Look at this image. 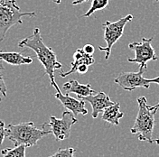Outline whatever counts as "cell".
<instances>
[{"mask_svg": "<svg viewBox=\"0 0 159 157\" xmlns=\"http://www.w3.org/2000/svg\"><path fill=\"white\" fill-rule=\"evenodd\" d=\"M18 46L21 48H29L35 52L37 59L44 68L45 74L49 77L51 85L57 91H61L55 82L54 71L55 70L61 69L62 65L58 61L55 52L43 43L39 28H34L33 34L19 42Z\"/></svg>", "mask_w": 159, "mask_h": 157, "instance_id": "1", "label": "cell"}, {"mask_svg": "<svg viewBox=\"0 0 159 157\" xmlns=\"http://www.w3.org/2000/svg\"><path fill=\"white\" fill-rule=\"evenodd\" d=\"M49 134H51L49 130L36 128L33 122L9 124L6 128V137L8 138L15 146H25L26 148L34 146L39 140Z\"/></svg>", "mask_w": 159, "mask_h": 157, "instance_id": "2", "label": "cell"}, {"mask_svg": "<svg viewBox=\"0 0 159 157\" xmlns=\"http://www.w3.org/2000/svg\"><path fill=\"white\" fill-rule=\"evenodd\" d=\"M137 101L139 104V112L134 126L130 128V132L131 134H139V140L140 141L153 144V132L156 124L155 116L157 110L150 109L148 100L144 96L139 97Z\"/></svg>", "mask_w": 159, "mask_h": 157, "instance_id": "3", "label": "cell"}, {"mask_svg": "<svg viewBox=\"0 0 159 157\" xmlns=\"http://www.w3.org/2000/svg\"><path fill=\"white\" fill-rule=\"evenodd\" d=\"M35 16V12H21L16 0H0V42L6 38L12 26L23 24L22 17Z\"/></svg>", "mask_w": 159, "mask_h": 157, "instance_id": "4", "label": "cell"}, {"mask_svg": "<svg viewBox=\"0 0 159 157\" xmlns=\"http://www.w3.org/2000/svg\"><path fill=\"white\" fill-rule=\"evenodd\" d=\"M77 122L78 119L73 115V113L68 110L62 113L61 118L51 116L49 122L43 123L42 125V128L49 130L56 141H63L70 137L71 127Z\"/></svg>", "mask_w": 159, "mask_h": 157, "instance_id": "5", "label": "cell"}, {"mask_svg": "<svg viewBox=\"0 0 159 157\" xmlns=\"http://www.w3.org/2000/svg\"><path fill=\"white\" fill-rule=\"evenodd\" d=\"M132 19H133V16L128 15L116 22L106 21L102 23V27L104 29V40L107 43V46L106 47L99 46V51L105 52L106 60L109 58L112 46L122 37L125 25Z\"/></svg>", "mask_w": 159, "mask_h": 157, "instance_id": "6", "label": "cell"}, {"mask_svg": "<svg viewBox=\"0 0 159 157\" xmlns=\"http://www.w3.org/2000/svg\"><path fill=\"white\" fill-rule=\"evenodd\" d=\"M147 70L148 67H139L138 72H121L114 79V82L124 90L129 91H132L137 88L148 89L151 83H157L159 85V76L154 78H144L143 74L147 71Z\"/></svg>", "mask_w": 159, "mask_h": 157, "instance_id": "7", "label": "cell"}, {"mask_svg": "<svg viewBox=\"0 0 159 157\" xmlns=\"http://www.w3.org/2000/svg\"><path fill=\"white\" fill-rule=\"evenodd\" d=\"M153 37H143L140 43L134 42L129 44V48L135 52V58H128L129 62L139 64V67H148V62L150 61H157L158 59L156 51L153 48L151 43Z\"/></svg>", "mask_w": 159, "mask_h": 157, "instance_id": "8", "label": "cell"}, {"mask_svg": "<svg viewBox=\"0 0 159 157\" xmlns=\"http://www.w3.org/2000/svg\"><path fill=\"white\" fill-rule=\"evenodd\" d=\"M54 97L59 99L62 106L73 113L75 117H77L79 114L83 116L88 114V109L85 108V101L83 99H77V98L70 97L69 94L63 95L61 91H57V93L54 95Z\"/></svg>", "mask_w": 159, "mask_h": 157, "instance_id": "9", "label": "cell"}, {"mask_svg": "<svg viewBox=\"0 0 159 157\" xmlns=\"http://www.w3.org/2000/svg\"><path fill=\"white\" fill-rule=\"evenodd\" d=\"M84 101L89 102L92 108V112H91V117L93 118H97L100 112H103V110L109 106L113 105L115 102H113L109 95L100 91L99 93L90 95L88 97H85L83 98Z\"/></svg>", "mask_w": 159, "mask_h": 157, "instance_id": "10", "label": "cell"}, {"mask_svg": "<svg viewBox=\"0 0 159 157\" xmlns=\"http://www.w3.org/2000/svg\"><path fill=\"white\" fill-rule=\"evenodd\" d=\"M95 60L93 58V56L91 54H89L87 52H85V51L83 48H80L76 50V52L73 54V61L70 64V69L67 72H60V76L61 78H65L67 76H69L70 74L76 72L77 70L79 68L80 65L82 64H87V65H92L94 63Z\"/></svg>", "mask_w": 159, "mask_h": 157, "instance_id": "11", "label": "cell"}, {"mask_svg": "<svg viewBox=\"0 0 159 157\" xmlns=\"http://www.w3.org/2000/svg\"><path fill=\"white\" fill-rule=\"evenodd\" d=\"M63 89L65 90L66 94L75 93L77 98L83 99L85 97L95 94V90L92 89L90 84H80L78 80L71 79L68 82L63 84Z\"/></svg>", "mask_w": 159, "mask_h": 157, "instance_id": "12", "label": "cell"}, {"mask_svg": "<svg viewBox=\"0 0 159 157\" xmlns=\"http://www.w3.org/2000/svg\"><path fill=\"white\" fill-rule=\"evenodd\" d=\"M123 117H124V113L120 110V104L118 102H115L113 105L109 106L103 110L101 119L114 126H119V120Z\"/></svg>", "mask_w": 159, "mask_h": 157, "instance_id": "13", "label": "cell"}, {"mask_svg": "<svg viewBox=\"0 0 159 157\" xmlns=\"http://www.w3.org/2000/svg\"><path fill=\"white\" fill-rule=\"evenodd\" d=\"M0 59L11 65H24L33 62L32 57L24 56L21 52L0 51Z\"/></svg>", "mask_w": 159, "mask_h": 157, "instance_id": "14", "label": "cell"}, {"mask_svg": "<svg viewBox=\"0 0 159 157\" xmlns=\"http://www.w3.org/2000/svg\"><path fill=\"white\" fill-rule=\"evenodd\" d=\"M25 146H18L13 148H5L1 150V157H25Z\"/></svg>", "mask_w": 159, "mask_h": 157, "instance_id": "15", "label": "cell"}, {"mask_svg": "<svg viewBox=\"0 0 159 157\" xmlns=\"http://www.w3.org/2000/svg\"><path fill=\"white\" fill-rule=\"evenodd\" d=\"M108 5H109V0H93L89 9L84 15H82V16L83 17H89L92 14H94L96 11L102 10L105 7H107Z\"/></svg>", "mask_w": 159, "mask_h": 157, "instance_id": "16", "label": "cell"}, {"mask_svg": "<svg viewBox=\"0 0 159 157\" xmlns=\"http://www.w3.org/2000/svg\"><path fill=\"white\" fill-rule=\"evenodd\" d=\"M74 153H75V149L72 147L64 148V149L59 148L55 154H53L49 157H75Z\"/></svg>", "mask_w": 159, "mask_h": 157, "instance_id": "17", "label": "cell"}, {"mask_svg": "<svg viewBox=\"0 0 159 157\" xmlns=\"http://www.w3.org/2000/svg\"><path fill=\"white\" fill-rule=\"evenodd\" d=\"M5 137H6V125L4 121L0 120V146H2Z\"/></svg>", "mask_w": 159, "mask_h": 157, "instance_id": "18", "label": "cell"}, {"mask_svg": "<svg viewBox=\"0 0 159 157\" xmlns=\"http://www.w3.org/2000/svg\"><path fill=\"white\" fill-rule=\"evenodd\" d=\"M7 85L5 83L4 78L0 75V94L3 95V97H7Z\"/></svg>", "mask_w": 159, "mask_h": 157, "instance_id": "19", "label": "cell"}, {"mask_svg": "<svg viewBox=\"0 0 159 157\" xmlns=\"http://www.w3.org/2000/svg\"><path fill=\"white\" fill-rule=\"evenodd\" d=\"M83 50L85 51V52H87V53H89V54H91V55L94 53V51H95L93 45H91V44H86V45H84Z\"/></svg>", "mask_w": 159, "mask_h": 157, "instance_id": "20", "label": "cell"}, {"mask_svg": "<svg viewBox=\"0 0 159 157\" xmlns=\"http://www.w3.org/2000/svg\"><path fill=\"white\" fill-rule=\"evenodd\" d=\"M88 68H89V65L87 64H82V65H80L79 68L77 70V71L79 72L80 74H84L88 71Z\"/></svg>", "mask_w": 159, "mask_h": 157, "instance_id": "21", "label": "cell"}, {"mask_svg": "<svg viewBox=\"0 0 159 157\" xmlns=\"http://www.w3.org/2000/svg\"><path fill=\"white\" fill-rule=\"evenodd\" d=\"M89 0H74L72 2V5H80V4H82V3H85V2H88Z\"/></svg>", "mask_w": 159, "mask_h": 157, "instance_id": "22", "label": "cell"}, {"mask_svg": "<svg viewBox=\"0 0 159 157\" xmlns=\"http://www.w3.org/2000/svg\"><path fill=\"white\" fill-rule=\"evenodd\" d=\"M159 108V102L158 104H157V105H155V106H150V109L151 110H157Z\"/></svg>", "mask_w": 159, "mask_h": 157, "instance_id": "23", "label": "cell"}, {"mask_svg": "<svg viewBox=\"0 0 159 157\" xmlns=\"http://www.w3.org/2000/svg\"><path fill=\"white\" fill-rule=\"evenodd\" d=\"M3 70H5V66H4V64L2 63V60L0 59V72H2Z\"/></svg>", "mask_w": 159, "mask_h": 157, "instance_id": "24", "label": "cell"}, {"mask_svg": "<svg viewBox=\"0 0 159 157\" xmlns=\"http://www.w3.org/2000/svg\"><path fill=\"white\" fill-rule=\"evenodd\" d=\"M50 1H52V3H55V4H57V5L61 4V0H50Z\"/></svg>", "mask_w": 159, "mask_h": 157, "instance_id": "25", "label": "cell"}, {"mask_svg": "<svg viewBox=\"0 0 159 157\" xmlns=\"http://www.w3.org/2000/svg\"><path fill=\"white\" fill-rule=\"evenodd\" d=\"M154 143H156L157 145H158L159 146V137L157 139H156V140H154Z\"/></svg>", "mask_w": 159, "mask_h": 157, "instance_id": "26", "label": "cell"}, {"mask_svg": "<svg viewBox=\"0 0 159 157\" xmlns=\"http://www.w3.org/2000/svg\"><path fill=\"white\" fill-rule=\"evenodd\" d=\"M1 101H2V98L0 97V103H1Z\"/></svg>", "mask_w": 159, "mask_h": 157, "instance_id": "27", "label": "cell"}, {"mask_svg": "<svg viewBox=\"0 0 159 157\" xmlns=\"http://www.w3.org/2000/svg\"><path fill=\"white\" fill-rule=\"evenodd\" d=\"M156 1H157V2H159V0H156Z\"/></svg>", "mask_w": 159, "mask_h": 157, "instance_id": "28", "label": "cell"}]
</instances>
